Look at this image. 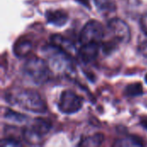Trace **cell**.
Returning a JSON list of instances; mask_svg holds the SVG:
<instances>
[{
    "label": "cell",
    "instance_id": "15",
    "mask_svg": "<svg viewBox=\"0 0 147 147\" xmlns=\"http://www.w3.org/2000/svg\"><path fill=\"white\" fill-rule=\"evenodd\" d=\"M138 52L143 58H145L147 60V40L142 42L140 45V47L138 48Z\"/></svg>",
    "mask_w": 147,
    "mask_h": 147
},
{
    "label": "cell",
    "instance_id": "14",
    "mask_svg": "<svg viewBox=\"0 0 147 147\" xmlns=\"http://www.w3.org/2000/svg\"><path fill=\"white\" fill-rule=\"evenodd\" d=\"M2 146H21V143L19 140H16L13 138H7L2 140L1 142Z\"/></svg>",
    "mask_w": 147,
    "mask_h": 147
},
{
    "label": "cell",
    "instance_id": "4",
    "mask_svg": "<svg viewBox=\"0 0 147 147\" xmlns=\"http://www.w3.org/2000/svg\"><path fill=\"white\" fill-rule=\"evenodd\" d=\"M51 127L52 125L48 120L41 118L34 119L23 130V138L29 145H38L40 143L42 138L48 134Z\"/></svg>",
    "mask_w": 147,
    "mask_h": 147
},
{
    "label": "cell",
    "instance_id": "17",
    "mask_svg": "<svg viewBox=\"0 0 147 147\" xmlns=\"http://www.w3.org/2000/svg\"><path fill=\"white\" fill-rule=\"evenodd\" d=\"M144 126H145V127L147 128V121H146L144 122Z\"/></svg>",
    "mask_w": 147,
    "mask_h": 147
},
{
    "label": "cell",
    "instance_id": "13",
    "mask_svg": "<svg viewBox=\"0 0 147 147\" xmlns=\"http://www.w3.org/2000/svg\"><path fill=\"white\" fill-rule=\"evenodd\" d=\"M144 144L141 140L134 136H127L120 140H117L114 146H142Z\"/></svg>",
    "mask_w": 147,
    "mask_h": 147
},
{
    "label": "cell",
    "instance_id": "8",
    "mask_svg": "<svg viewBox=\"0 0 147 147\" xmlns=\"http://www.w3.org/2000/svg\"><path fill=\"white\" fill-rule=\"evenodd\" d=\"M46 18L48 23L57 27L64 26L68 21V14L63 9L48 10L46 12Z\"/></svg>",
    "mask_w": 147,
    "mask_h": 147
},
{
    "label": "cell",
    "instance_id": "2",
    "mask_svg": "<svg viewBox=\"0 0 147 147\" xmlns=\"http://www.w3.org/2000/svg\"><path fill=\"white\" fill-rule=\"evenodd\" d=\"M14 102L22 109L35 114H45L47 110L40 95L33 90H22L17 92L14 96Z\"/></svg>",
    "mask_w": 147,
    "mask_h": 147
},
{
    "label": "cell",
    "instance_id": "9",
    "mask_svg": "<svg viewBox=\"0 0 147 147\" xmlns=\"http://www.w3.org/2000/svg\"><path fill=\"white\" fill-rule=\"evenodd\" d=\"M32 48H33L32 41L25 37H21L16 41L13 47V52L16 57L23 58L30 53Z\"/></svg>",
    "mask_w": 147,
    "mask_h": 147
},
{
    "label": "cell",
    "instance_id": "1",
    "mask_svg": "<svg viewBox=\"0 0 147 147\" xmlns=\"http://www.w3.org/2000/svg\"><path fill=\"white\" fill-rule=\"evenodd\" d=\"M131 38V31L123 20L114 17L110 19L107 25L104 39L102 42V49L109 53L121 43H127Z\"/></svg>",
    "mask_w": 147,
    "mask_h": 147
},
{
    "label": "cell",
    "instance_id": "6",
    "mask_svg": "<svg viewBox=\"0 0 147 147\" xmlns=\"http://www.w3.org/2000/svg\"><path fill=\"white\" fill-rule=\"evenodd\" d=\"M83 98L71 90H64L59 97L58 108L65 115H72L78 112L83 107Z\"/></svg>",
    "mask_w": 147,
    "mask_h": 147
},
{
    "label": "cell",
    "instance_id": "5",
    "mask_svg": "<svg viewBox=\"0 0 147 147\" xmlns=\"http://www.w3.org/2000/svg\"><path fill=\"white\" fill-rule=\"evenodd\" d=\"M105 31L106 30L100 22L90 20L84 26L81 31L80 42L81 44L96 43L101 45L104 39Z\"/></svg>",
    "mask_w": 147,
    "mask_h": 147
},
{
    "label": "cell",
    "instance_id": "11",
    "mask_svg": "<svg viewBox=\"0 0 147 147\" xmlns=\"http://www.w3.org/2000/svg\"><path fill=\"white\" fill-rule=\"evenodd\" d=\"M94 2L99 12L103 16L111 15L117 9L115 0H94Z\"/></svg>",
    "mask_w": 147,
    "mask_h": 147
},
{
    "label": "cell",
    "instance_id": "3",
    "mask_svg": "<svg viewBox=\"0 0 147 147\" xmlns=\"http://www.w3.org/2000/svg\"><path fill=\"white\" fill-rule=\"evenodd\" d=\"M23 72L34 83L42 84L49 78L50 69L48 64L42 59L31 58L23 65Z\"/></svg>",
    "mask_w": 147,
    "mask_h": 147
},
{
    "label": "cell",
    "instance_id": "16",
    "mask_svg": "<svg viewBox=\"0 0 147 147\" xmlns=\"http://www.w3.org/2000/svg\"><path fill=\"white\" fill-rule=\"evenodd\" d=\"M140 28H141L143 33L147 35V13L144 14L141 16L140 21Z\"/></svg>",
    "mask_w": 147,
    "mask_h": 147
},
{
    "label": "cell",
    "instance_id": "10",
    "mask_svg": "<svg viewBox=\"0 0 147 147\" xmlns=\"http://www.w3.org/2000/svg\"><path fill=\"white\" fill-rule=\"evenodd\" d=\"M51 43L52 46L58 48L59 50L64 52L65 53L68 54L69 56L74 52V47L71 43L70 40H66L65 37L59 34H53L51 37Z\"/></svg>",
    "mask_w": 147,
    "mask_h": 147
},
{
    "label": "cell",
    "instance_id": "7",
    "mask_svg": "<svg viewBox=\"0 0 147 147\" xmlns=\"http://www.w3.org/2000/svg\"><path fill=\"white\" fill-rule=\"evenodd\" d=\"M99 47L100 44L96 43L82 44V47L78 52V57L82 62L85 64L91 63L96 59L99 53Z\"/></svg>",
    "mask_w": 147,
    "mask_h": 147
},
{
    "label": "cell",
    "instance_id": "12",
    "mask_svg": "<svg viewBox=\"0 0 147 147\" xmlns=\"http://www.w3.org/2000/svg\"><path fill=\"white\" fill-rule=\"evenodd\" d=\"M104 141V135L102 134H95L91 136H88L81 140L79 146H98Z\"/></svg>",
    "mask_w": 147,
    "mask_h": 147
}]
</instances>
